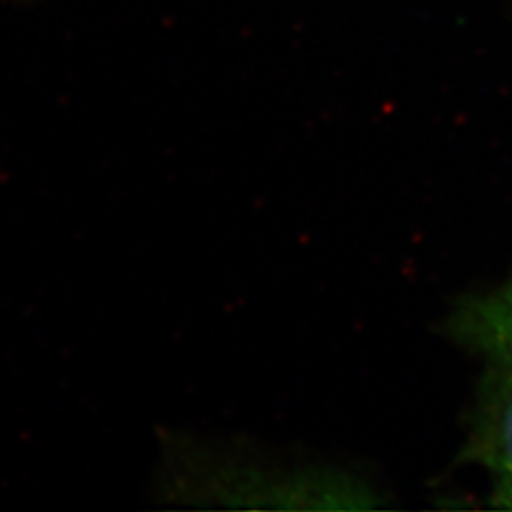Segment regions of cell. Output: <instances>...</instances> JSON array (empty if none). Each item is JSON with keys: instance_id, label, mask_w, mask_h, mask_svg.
<instances>
[{"instance_id": "6da1fadb", "label": "cell", "mask_w": 512, "mask_h": 512, "mask_svg": "<svg viewBox=\"0 0 512 512\" xmlns=\"http://www.w3.org/2000/svg\"><path fill=\"white\" fill-rule=\"evenodd\" d=\"M459 461L478 465L490 482L488 501L512 511V361H486Z\"/></svg>"}, {"instance_id": "7a4b0ae2", "label": "cell", "mask_w": 512, "mask_h": 512, "mask_svg": "<svg viewBox=\"0 0 512 512\" xmlns=\"http://www.w3.org/2000/svg\"><path fill=\"white\" fill-rule=\"evenodd\" d=\"M448 334L484 361H512V277L497 289L463 300L448 319Z\"/></svg>"}]
</instances>
